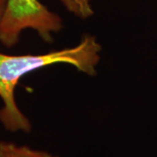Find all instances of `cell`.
Listing matches in <instances>:
<instances>
[{"label": "cell", "instance_id": "obj_4", "mask_svg": "<svg viewBox=\"0 0 157 157\" xmlns=\"http://www.w3.org/2000/svg\"><path fill=\"white\" fill-rule=\"evenodd\" d=\"M69 12L80 19L91 17L94 11L91 0H59Z\"/></svg>", "mask_w": 157, "mask_h": 157}, {"label": "cell", "instance_id": "obj_5", "mask_svg": "<svg viewBox=\"0 0 157 157\" xmlns=\"http://www.w3.org/2000/svg\"><path fill=\"white\" fill-rule=\"evenodd\" d=\"M6 4H7V0H0V22H1V19L3 17L4 12L6 10Z\"/></svg>", "mask_w": 157, "mask_h": 157}, {"label": "cell", "instance_id": "obj_3", "mask_svg": "<svg viewBox=\"0 0 157 157\" xmlns=\"http://www.w3.org/2000/svg\"><path fill=\"white\" fill-rule=\"evenodd\" d=\"M0 157H57L45 151L33 149L10 141H0Z\"/></svg>", "mask_w": 157, "mask_h": 157}, {"label": "cell", "instance_id": "obj_1", "mask_svg": "<svg viewBox=\"0 0 157 157\" xmlns=\"http://www.w3.org/2000/svg\"><path fill=\"white\" fill-rule=\"evenodd\" d=\"M101 44L95 37L85 35L73 47L52 51L44 54L8 55L0 52V122L9 132L29 133L32 124L19 109L15 100V89L25 75L55 64H67L89 76L97 73L101 59Z\"/></svg>", "mask_w": 157, "mask_h": 157}, {"label": "cell", "instance_id": "obj_2", "mask_svg": "<svg viewBox=\"0 0 157 157\" xmlns=\"http://www.w3.org/2000/svg\"><path fill=\"white\" fill-rule=\"evenodd\" d=\"M32 29L45 42L63 29V20L39 0H7L0 22V43L7 48L17 45L23 31Z\"/></svg>", "mask_w": 157, "mask_h": 157}]
</instances>
